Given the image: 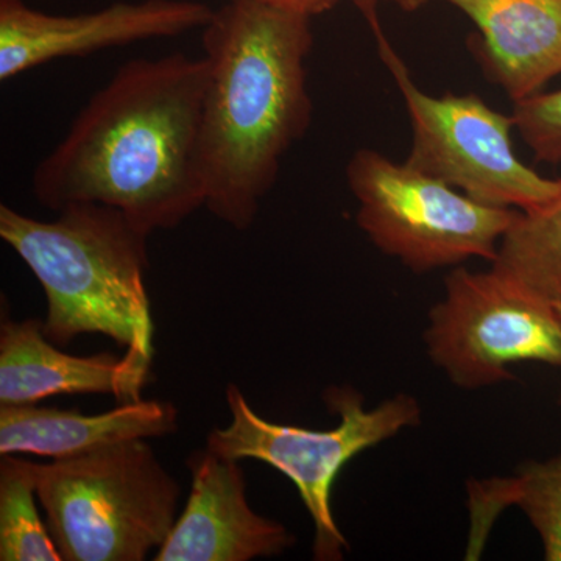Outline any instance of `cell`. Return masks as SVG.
Returning a JSON list of instances; mask_svg holds the SVG:
<instances>
[{
    "label": "cell",
    "mask_w": 561,
    "mask_h": 561,
    "mask_svg": "<svg viewBox=\"0 0 561 561\" xmlns=\"http://www.w3.org/2000/svg\"><path fill=\"white\" fill-rule=\"evenodd\" d=\"M324 400L337 413V426L305 430L262 419L241 389L230 383L227 404L231 423L209 432L206 448L227 459L264 461L289 478L312 518L313 557L341 561L348 551V541L335 523L331 502L339 472L357 454L389 440L405 427L419 426L421 408L415 398L400 393L365 409L364 397L351 387H332Z\"/></svg>",
    "instance_id": "5"
},
{
    "label": "cell",
    "mask_w": 561,
    "mask_h": 561,
    "mask_svg": "<svg viewBox=\"0 0 561 561\" xmlns=\"http://www.w3.org/2000/svg\"><path fill=\"white\" fill-rule=\"evenodd\" d=\"M206 84V58L181 51L122 66L36 165V201L57 213L110 206L149 234L179 227L205 208Z\"/></svg>",
    "instance_id": "1"
},
{
    "label": "cell",
    "mask_w": 561,
    "mask_h": 561,
    "mask_svg": "<svg viewBox=\"0 0 561 561\" xmlns=\"http://www.w3.org/2000/svg\"><path fill=\"white\" fill-rule=\"evenodd\" d=\"M379 55L402 95L412 125L408 164L463 192L472 201L518 210L545 206L561 194V180L546 179L513 150V116L474 94H426L383 35L371 5L364 7Z\"/></svg>",
    "instance_id": "7"
},
{
    "label": "cell",
    "mask_w": 561,
    "mask_h": 561,
    "mask_svg": "<svg viewBox=\"0 0 561 561\" xmlns=\"http://www.w3.org/2000/svg\"><path fill=\"white\" fill-rule=\"evenodd\" d=\"M491 264L545 300L560 301L561 194L540 208L518 210Z\"/></svg>",
    "instance_id": "15"
},
{
    "label": "cell",
    "mask_w": 561,
    "mask_h": 561,
    "mask_svg": "<svg viewBox=\"0 0 561 561\" xmlns=\"http://www.w3.org/2000/svg\"><path fill=\"white\" fill-rule=\"evenodd\" d=\"M312 44L311 18L251 0H231L203 27L205 208L234 230L251 227L311 124Z\"/></svg>",
    "instance_id": "2"
},
{
    "label": "cell",
    "mask_w": 561,
    "mask_h": 561,
    "mask_svg": "<svg viewBox=\"0 0 561 561\" xmlns=\"http://www.w3.org/2000/svg\"><path fill=\"white\" fill-rule=\"evenodd\" d=\"M512 116L538 161L561 162V90L537 92L515 102Z\"/></svg>",
    "instance_id": "17"
},
{
    "label": "cell",
    "mask_w": 561,
    "mask_h": 561,
    "mask_svg": "<svg viewBox=\"0 0 561 561\" xmlns=\"http://www.w3.org/2000/svg\"><path fill=\"white\" fill-rule=\"evenodd\" d=\"M359 2L364 3L365 7L373 5L376 0H359ZM386 2L394 3V5L400 7L404 11H415L423 7L424 3L430 2V0H386Z\"/></svg>",
    "instance_id": "19"
},
{
    "label": "cell",
    "mask_w": 561,
    "mask_h": 561,
    "mask_svg": "<svg viewBox=\"0 0 561 561\" xmlns=\"http://www.w3.org/2000/svg\"><path fill=\"white\" fill-rule=\"evenodd\" d=\"M424 342L432 362L467 390L512 381L511 365L518 362L561 367V321L553 302L494 267L449 273Z\"/></svg>",
    "instance_id": "8"
},
{
    "label": "cell",
    "mask_w": 561,
    "mask_h": 561,
    "mask_svg": "<svg viewBox=\"0 0 561 561\" xmlns=\"http://www.w3.org/2000/svg\"><path fill=\"white\" fill-rule=\"evenodd\" d=\"M346 181L359 203L357 225L389 256L416 273L493 262L518 209L472 201L463 192L371 149L357 150Z\"/></svg>",
    "instance_id": "6"
},
{
    "label": "cell",
    "mask_w": 561,
    "mask_h": 561,
    "mask_svg": "<svg viewBox=\"0 0 561 561\" xmlns=\"http://www.w3.org/2000/svg\"><path fill=\"white\" fill-rule=\"evenodd\" d=\"M213 14L194 0L119 2L69 16L41 13L22 0H0V80L60 58L183 35L205 27Z\"/></svg>",
    "instance_id": "9"
},
{
    "label": "cell",
    "mask_w": 561,
    "mask_h": 561,
    "mask_svg": "<svg viewBox=\"0 0 561 561\" xmlns=\"http://www.w3.org/2000/svg\"><path fill=\"white\" fill-rule=\"evenodd\" d=\"M553 306H556L557 313H559V319L561 321V300L557 301V302H553Z\"/></svg>",
    "instance_id": "20"
},
{
    "label": "cell",
    "mask_w": 561,
    "mask_h": 561,
    "mask_svg": "<svg viewBox=\"0 0 561 561\" xmlns=\"http://www.w3.org/2000/svg\"><path fill=\"white\" fill-rule=\"evenodd\" d=\"M150 367L130 353L73 356L47 339L43 320L0 324V405L38 404L60 394H111L140 400Z\"/></svg>",
    "instance_id": "11"
},
{
    "label": "cell",
    "mask_w": 561,
    "mask_h": 561,
    "mask_svg": "<svg viewBox=\"0 0 561 561\" xmlns=\"http://www.w3.org/2000/svg\"><path fill=\"white\" fill-rule=\"evenodd\" d=\"M33 461L18 454L0 457V560L61 561L38 511Z\"/></svg>",
    "instance_id": "16"
},
{
    "label": "cell",
    "mask_w": 561,
    "mask_h": 561,
    "mask_svg": "<svg viewBox=\"0 0 561 561\" xmlns=\"http://www.w3.org/2000/svg\"><path fill=\"white\" fill-rule=\"evenodd\" d=\"M507 507L522 508L529 518L540 535L545 559L561 561V456L531 461L508 478L468 482V560L478 559L494 519Z\"/></svg>",
    "instance_id": "14"
},
{
    "label": "cell",
    "mask_w": 561,
    "mask_h": 561,
    "mask_svg": "<svg viewBox=\"0 0 561 561\" xmlns=\"http://www.w3.org/2000/svg\"><path fill=\"white\" fill-rule=\"evenodd\" d=\"M479 33L486 73L513 102L561 73V0H445Z\"/></svg>",
    "instance_id": "13"
},
{
    "label": "cell",
    "mask_w": 561,
    "mask_h": 561,
    "mask_svg": "<svg viewBox=\"0 0 561 561\" xmlns=\"http://www.w3.org/2000/svg\"><path fill=\"white\" fill-rule=\"evenodd\" d=\"M251 2H257L262 3V5L272 7V9L313 18L334 9L339 0H251Z\"/></svg>",
    "instance_id": "18"
},
{
    "label": "cell",
    "mask_w": 561,
    "mask_h": 561,
    "mask_svg": "<svg viewBox=\"0 0 561 561\" xmlns=\"http://www.w3.org/2000/svg\"><path fill=\"white\" fill-rule=\"evenodd\" d=\"M176 427L179 411L172 402L142 398L95 415L38 404L0 405V456L69 459L122 442L164 437Z\"/></svg>",
    "instance_id": "12"
},
{
    "label": "cell",
    "mask_w": 561,
    "mask_h": 561,
    "mask_svg": "<svg viewBox=\"0 0 561 561\" xmlns=\"http://www.w3.org/2000/svg\"><path fill=\"white\" fill-rule=\"evenodd\" d=\"M191 491L157 561H250L280 556L295 545L283 524L265 518L247 500L241 460L191 454Z\"/></svg>",
    "instance_id": "10"
},
{
    "label": "cell",
    "mask_w": 561,
    "mask_h": 561,
    "mask_svg": "<svg viewBox=\"0 0 561 561\" xmlns=\"http://www.w3.org/2000/svg\"><path fill=\"white\" fill-rule=\"evenodd\" d=\"M46 523L66 561H142L171 534L180 485L146 440L33 463Z\"/></svg>",
    "instance_id": "4"
},
{
    "label": "cell",
    "mask_w": 561,
    "mask_h": 561,
    "mask_svg": "<svg viewBox=\"0 0 561 561\" xmlns=\"http://www.w3.org/2000/svg\"><path fill=\"white\" fill-rule=\"evenodd\" d=\"M149 236L110 206L70 205L51 221L0 206V238L46 295L47 339L65 346L79 335L103 334L150 367Z\"/></svg>",
    "instance_id": "3"
}]
</instances>
